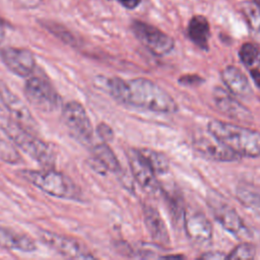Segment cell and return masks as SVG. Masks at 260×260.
<instances>
[{
    "instance_id": "17",
    "label": "cell",
    "mask_w": 260,
    "mask_h": 260,
    "mask_svg": "<svg viewBox=\"0 0 260 260\" xmlns=\"http://www.w3.org/2000/svg\"><path fill=\"white\" fill-rule=\"evenodd\" d=\"M222 82L229 91L235 96L249 98L252 94V88L246 75L235 66H226L220 72Z\"/></svg>"
},
{
    "instance_id": "25",
    "label": "cell",
    "mask_w": 260,
    "mask_h": 260,
    "mask_svg": "<svg viewBox=\"0 0 260 260\" xmlns=\"http://www.w3.org/2000/svg\"><path fill=\"white\" fill-rule=\"evenodd\" d=\"M256 250L252 244L244 243L237 246L230 254L226 255V259L239 260V259H253L255 257Z\"/></svg>"
},
{
    "instance_id": "15",
    "label": "cell",
    "mask_w": 260,
    "mask_h": 260,
    "mask_svg": "<svg viewBox=\"0 0 260 260\" xmlns=\"http://www.w3.org/2000/svg\"><path fill=\"white\" fill-rule=\"evenodd\" d=\"M185 231L188 238L197 245H205L212 239V224L205 214L194 211L187 214L184 219Z\"/></svg>"
},
{
    "instance_id": "29",
    "label": "cell",
    "mask_w": 260,
    "mask_h": 260,
    "mask_svg": "<svg viewBox=\"0 0 260 260\" xmlns=\"http://www.w3.org/2000/svg\"><path fill=\"white\" fill-rule=\"evenodd\" d=\"M179 82L185 85H197L203 82V79L196 75V74H191V75H184L179 79Z\"/></svg>"
},
{
    "instance_id": "2",
    "label": "cell",
    "mask_w": 260,
    "mask_h": 260,
    "mask_svg": "<svg viewBox=\"0 0 260 260\" xmlns=\"http://www.w3.org/2000/svg\"><path fill=\"white\" fill-rule=\"evenodd\" d=\"M208 132L240 156H260V132L219 120L207 125Z\"/></svg>"
},
{
    "instance_id": "33",
    "label": "cell",
    "mask_w": 260,
    "mask_h": 260,
    "mask_svg": "<svg viewBox=\"0 0 260 260\" xmlns=\"http://www.w3.org/2000/svg\"><path fill=\"white\" fill-rule=\"evenodd\" d=\"M4 37H5V29H4V25H3L2 21L0 20V45L2 44Z\"/></svg>"
},
{
    "instance_id": "32",
    "label": "cell",
    "mask_w": 260,
    "mask_h": 260,
    "mask_svg": "<svg viewBox=\"0 0 260 260\" xmlns=\"http://www.w3.org/2000/svg\"><path fill=\"white\" fill-rule=\"evenodd\" d=\"M251 77L253 78L255 84L258 87H260V71L258 69H256V68H253L251 70Z\"/></svg>"
},
{
    "instance_id": "5",
    "label": "cell",
    "mask_w": 260,
    "mask_h": 260,
    "mask_svg": "<svg viewBox=\"0 0 260 260\" xmlns=\"http://www.w3.org/2000/svg\"><path fill=\"white\" fill-rule=\"evenodd\" d=\"M62 120L69 133L81 144L89 145L93 138V128L83 106L75 101L62 109Z\"/></svg>"
},
{
    "instance_id": "30",
    "label": "cell",
    "mask_w": 260,
    "mask_h": 260,
    "mask_svg": "<svg viewBox=\"0 0 260 260\" xmlns=\"http://www.w3.org/2000/svg\"><path fill=\"white\" fill-rule=\"evenodd\" d=\"M201 259H206V260H219V259H226V255L221 253V252H217V251H214V252H207L203 255H201L200 257Z\"/></svg>"
},
{
    "instance_id": "20",
    "label": "cell",
    "mask_w": 260,
    "mask_h": 260,
    "mask_svg": "<svg viewBox=\"0 0 260 260\" xmlns=\"http://www.w3.org/2000/svg\"><path fill=\"white\" fill-rule=\"evenodd\" d=\"M92 157L94 165H99L102 170L117 173L120 171V164L114 151L106 143H99L93 145Z\"/></svg>"
},
{
    "instance_id": "12",
    "label": "cell",
    "mask_w": 260,
    "mask_h": 260,
    "mask_svg": "<svg viewBox=\"0 0 260 260\" xmlns=\"http://www.w3.org/2000/svg\"><path fill=\"white\" fill-rule=\"evenodd\" d=\"M127 157L136 182L146 193L151 195L157 194L160 191V186L155 178V173L141 156L138 149H128Z\"/></svg>"
},
{
    "instance_id": "9",
    "label": "cell",
    "mask_w": 260,
    "mask_h": 260,
    "mask_svg": "<svg viewBox=\"0 0 260 260\" xmlns=\"http://www.w3.org/2000/svg\"><path fill=\"white\" fill-rule=\"evenodd\" d=\"M40 240L64 257L72 259H93L94 255L78 240L50 231H41Z\"/></svg>"
},
{
    "instance_id": "14",
    "label": "cell",
    "mask_w": 260,
    "mask_h": 260,
    "mask_svg": "<svg viewBox=\"0 0 260 260\" xmlns=\"http://www.w3.org/2000/svg\"><path fill=\"white\" fill-rule=\"evenodd\" d=\"M213 100L217 109L233 120L240 122H250L253 120L252 113L244 107L234 95L221 87H215L213 90Z\"/></svg>"
},
{
    "instance_id": "24",
    "label": "cell",
    "mask_w": 260,
    "mask_h": 260,
    "mask_svg": "<svg viewBox=\"0 0 260 260\" xmlns=\"http://www.w3.org/2000/svg\"><path fill=\"white\" fill-rule=\"evenodd\" d=\"M237 197L243 205L260 215V194L247 189H239Z\"/></svg>"
},
{
    "instance_id": "8",
    "label": "cell",
    "mask_w": 260,
    "mask_h": 260,
    "mask_svg": "<svg viewBox=\"0 0 260 260\" xmlns=\"http://www.w3.org/2000/svg\"><path fill=\"white\" fill-rule=\"evenodd\" d=\"M132 30L140 43L154 55L162 56L174 49L173 38L151 24L135 20L132 23Z\"/></svg>"
},
{
    "instance_id": "21",
    "label": "cell",
    "mask_w": 260,
    "mask_h": 260,
    "mask_svg": "<svg viewBox=\"0 0 260 260\" xmlns=\"http://www.w3.org/2000/svg\"><path fill=\"white\" fill-rule=\"evenodd\" d=\"M138 151L155 174H165L169 171L170 162L164 153L146 147L139 148Z\"/></svg>"
},
{
    "instance_id": "16",
    "label": "cell",
    "mask_w": 260,
    "mask_h": 260,
    "mask_svg": "<svg viewBox=\"0 0 260 260\" xmlns=\"http://www.w3.org/2000/svg\"><path fill=\"white\" fill-rule=\"evenodd\" d=\"M143 217L147 232L156 245L168 246L170 244L169 232L157 209L151 205H144Z\"/></svg>"
},
{
    "instance_id": "10",
    "label": "cell",
    "mask_w": 260,
    "mask_h": 260,
    "mask_svg": "<svg viewBox=\"0 0 260 260\" xmlns=\"http://www.w3.org/2000/svg\"><path fill=\"white\" fill-rule=\"evenodd\" d=\"M0 101L9 116L29 131H36L38 124L26 105L5 83H0Z\"/></svg>"
},
{
    "instance_id": "31",
    "label": "cell",
    "mask_w": 260,
    "mask_h": 260,
    "mask_svg": "<svg viewBox=\"0 0 260 260\" xmlns=\"http://www.w3.org/2000/svg\"><path fill=\"white\" fill-rule=\"evenodd\" d=\"M122 6H124L125 8H127V9H134V8H136L139 4H140V2H141V0H117Z\"/></svg>"
},
{
    "instance_id": "34",
    "label": "cell",
    "mask_w": 260,
    "mask_h": 260,
    "mask_svg": "<svg viewBox=\"0 0 260 260\" xmlns=\"http://www.w3.org/2000/svg\"><path fill=\"white\" fill-rule=\"evenodd\" d=\"M253 2L257 5V7L260 9V0H253Z\"/></svg>"
},
{
    "instance_id": "6",
    "label": "cell",
    "mask_w": 260,
    "mask_h": 260,
    "mask_svg": "<svg viewBox=\"0 0 260 260\" xmlns=\"http://www.w3.org/2000/svg\"><path fill=\"white\" fill-rule=\"evenodd\" d=\"M24 94L29 104L42 112L51 113L61 105L56 89L49 81L41 77L34 76L27 79L24 84Z\"/></svg>"
},
{
    "instance_id": "26",
    "label": "cell",
    "mask_w": 260,
    "mask_h": 260,
    "mask_svg": "<svg viewBox=\"0 0 260 260\" xmlns=\"http://www.w3.org/2000/svg\"><path fill=\"white\" fill-rule=\"evenodd\" d=\"M244 11L251 26L260 31V9L257 7V5L254 2L246 3L244 6Z\"/></svg>"
},
{
    "instance_id": "27",
    "label": "cell",
    "mask_w": 260,
    "mask_h": 260,
    "mask_svg": "<svg viewBox=\"0 0 260 260\" xmlns=\"http://www.w3.org/2000/svg\"><path fill=\"white\" fill-rule=\"evenodd\" d=\"M47 28L52 31V34H54L55 36H57L59 39H61L63 42L69 44V45H72L74 44L76 41H75V38L70 34V31H68L67 29H65L64 27L60 26V25H57V24H54V23H50V24H46Z\"/></svg>"
},
{
    "instance_id": "13",
    "label": "cell",
    "mask_w": 260,
    "mask_h": 260,
    "mask_svg": "<svg viewBox=\"0 0 260 260\" xmlns=\"http://www.w3.org/2000/svg\"><path fill=\"white\" fill-rule=\"evenodd\" d=\"M193 145L201 155L210 160L228 162L238 160L241 157L212 134H210V136L203 135L196 137L193 141Z\"/></svg>"
},
{
    "instance_id": "19",
    "label": "cell",
    "mask_w": 260,
    "mask_h": 260,
    "mask_svg": "<svg viewBox=\"0 0 260 260\" xmlns=\"http://www.w3.org/2000/svg\"><path fill=\"white\" fill-rule=\"evenodd\" d=\"M188 36L190 40L200 49L207 50L210 37L208 20L202 15L193 16L188 24Z\"/></svg>"
},
{
    "instance_id": "22",
    "label": "cell",
    "mask_w": 260,
    "mask_h": 260,
    "mask_svg": "<svg viewBox=\"0 0 260 260\" xmlns=\"http://www.w3.org/2000/svg\"><path fill=\"white\" fill-rule=\"evenodd\" d=\"M239 56L242 63L249 68L253 69L260 64V51L258 47L252 43L243 44L239 51Z\"/></svg>"
},
{
    "instance_id": "4",
    "label": "cell",
    "mask_w": 260,
    "mask_h": 260,
    "mask_svg": "<svg viewBox=\"0 0 260 260\" xmlns=\"http://www.w3.org/2000/svg\"><path fill=\"white\" fill-rule=\"evenodd\" d=\"M20 175L24 180L50 196L70 200H78L81 196L80 190L74 182L60 172L46 168L40 171L23 170Z\"/></svg>"
},
{
    "instance_id": "1",
    "label": "cell",
    "mask_w": 260,
    "mask_h": 260,
    "mask_svg": "<svg viewBox=\"0 0 260 260\" xmlns=\"http://www.w3.org/2000/svg\"><path fill=\"white\" fill-rule=\"evenodd\" d=\"M95 81L122 104L161 114L178 111V104L173 96L150 79L138 77L124 80L119 77L100 76Z\"/></svg>"
},
{
    "instance_id": "7",
    "label": "cell",
    "mask_w": 260,
    "mask_h": 260,
    "mask_svg": "<svg viewBox=\"0 0 260 260\" xmlns=\"http://www.w3.org/2000/svg\"><path fill=\"white\" fill-rule=\"evenodd\" d=\"M208 205L220 225L238 239L250 237V231L238 212L217 194L208 195Z\"/></svg>"
},
{
    "instance_id": "11",
    "label": "cell",
    "mask_w": 260,
    "mask_h": 260,
    "mask_svg": "<svg viewBox=\"0 0 260 260\" xmlns=\"http://www.w3.org/2000/svg\"><path fill=\"white\" fill-rule=\"evenodd\" d=\"M0 59L13 74L20 77L29 76L36 69L34 54L26 49L4 47L0 49Z\"/></svg>"
},
{
    "instance_id": "18",
    "label": "cell",
    "mask_w": 260,
    "mask_h": 260,
    "mask_svg": "<svg viewBox=\"0 0 260 260\" xmlns=\"http://www.w3.org/2000/svg\"><path fill=\"white\" fill-rule=\"evenodd\" d=\"M0 247L22 252H32L37 249L31 238L3 226H0Z\"/></svg>"
},
{
    "instance_id": "23",
    "label": "cell",
    "mask_w": 260,
    "mask_h": 260,
    "mask_svg": "<svg viewBox=\"0 0 260 260\" xmlns=\"http://www.w3.org/2000/svg\"><path fill=\"white\" fill-rule=\"evenodd\" d=\"M21 159L19 152L13 144L0 135V161L6 164H17Z\"/></svg>"
},
{
    "instance_id": "3",
    "label": "cell",
    "mask_w": 260,
    "mask_h": 260,
    "mask_svg": "<svg viewBox=\"0 0 260 260\" xmlns=\"http://www.w3.org/2000/svg\"><path fill=\"white\" fill-rule=\"evenodd\" d=\"M0 128L9 139L32 159L45 168L54 165L52 148L43 140L36 137L35 133L21 126L7 114L0 111Z\"/></svg>"
},
{
    "instance_id": "28",
    "label": "cell",
    "mask_w": 260,
    "mask_h": 260,
    "mask_svg": "<svg viewBox=\"0 0 260 260\" xmlns=\"http://www.w3.org/2000/svg\"><path fill=\"white\" fill-rule=\"evenodd\" d=\"M98 135L106 142H110L114 138V131L113 129L106 123H100L96 127Z\"/></svg>"
}]
</instances>
